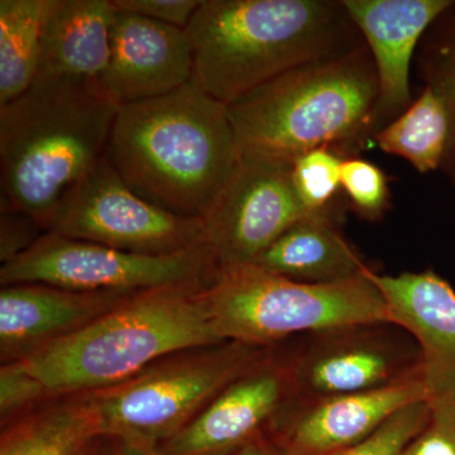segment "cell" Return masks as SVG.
I'll list each match as a JSON object with an SVG mask.
<instances>
[{
    "instance_id": "obj_1",
    "label": "cell",
    "mask_w": 455,
    "mask_h": 455,
    "mask_svg": "<svg viewBox=\"0 0 455 455\" xmlns=\"http://www.w3.org/2000/svg\"><path fill=\"white\" fill-rule=\"evenodd\" d=\"M107 158L137 196L204 220L242 161L227 104L193 82L119 107Z\"/></svg>"
},
{
    "instance_id": "obj_2",
    "label": "cell",
    "mask_w": 455,
    "mask_h": 455,
    "mask_svg": "<svg viewBox=\"0 0 455 455\" xmlns=\"http://www.w3.org/2000/svg\"><path fill=\"white\" fill-rule=\"evenodd\" d=\"M185 31L191 82L227 106L287 71L364 44L343 0H203Z\"/></svg>"
},
{
    "instance_id": "obj_3",
    "label": "cell",
    "mask_w": 455,
    "mask_h": 455,
    "mask_svg": "<svg viewBox=\"0 0 455 455\" xmlns=\"http://www.w3.org/2000/svg\"><path fill=\"white\" fill-rule=\"evenodd\" d=\"M211 286L136 293L82 331L8 366L28 381L37 405L112 387L172 353L226 341L206 298Z\"/></svg>"
},
{
    "instance_id": "obj_4",
    "label": "cell",
    "mask_w": 455,
    "mask_h": 455,
    "mask_svg": "<svg viewBox=\"0 0 455 455\" xmlns=\"http://www.w3.org/2000/svg\"><path fill=\"white\" fill-rule=\"evenodd\" d=\"M118 109L97 86L37 75L0 107L2 208L49 233L66 191L106 157Z\"/></svg>"
},
{
    "instance_id": "obj_5",
    "label": "cell",
    "mask_w": 455,
    "mask_h": 455,
    "mask_svg": "<svg viewBox=\"0 0 455 455\" xmlns=\"http://www.w3.org/2000/svg\"><path fill=\"white\" fill-rule=\"evenodd\" d=\"M379 80L366 44L343 55L302 65L228 106L244 157L291 166L328 147L355 157L372 139Z\"/></svg>"
},
{
    "instance_id": "obj_6",
    "label": "cell",
    "mask_w": 455,
    "mask_h": 455,
    "mask_svg": "<svg viewBox=\"0 0 455 455\" xmlns=\"http://www.w3.org/2000/svg\"><path fill=\"white\" fill-rule=\"evenodd\" d=\"M370 269L344 283L314 284L239 266L220 269L206 298L221 339L274 347L333 326L392 322Z\"/></svg>"
},
{
    "instance_id": "obj_7",
    "label": "cell",
    "mask_w": 455,
    "mask_h": 455,
    "mask_svg": "<svg viewBox=\"0 0 455 455\" xmlns=\"http://www.w3.org/2000/svg\"><path fill=\"white\" fill-rule=\"evenodd\" d=\"M271 348L226 340L180 350L127 381L92 392L104 438L157 451Z\"/></svg>"
},
{
    "instance_id": "obj_8",
    "label": "cell",
    "mask_w": 455,
    "mask_h": 455,
    "mask_svg": "<svg viewBox=\"0 0 455 455\" xmlns=\"http://www.w3.org/2000/svg\"><path fill=\"white\" fill-rule=\"evenodd\" d=\"M220 275V266L211 243L169 256H147L44 233L28 251L2 265L0 283H44L75 291L140 292L181 284L211 286Z\"/></svg>"
},
{
    "instance_id": "obj_9",
    "label": "cell",
    "mask_w": 455,
    "mask_h": 455,
    "mask_svg": "<svg viewBox=\"0 0 455 455\" xmlns=\"http://www.w3.org/2000/svg\"><path fill=\"white\" fill-rule=\"evenodd\" d=\"M281 344L293 403L381 390L421 377L418 344L392 322L333 326Z\"/></svg>"
},
{
    "instance_id": "obj_10",
    "label": "cell",
    "mask_w": 455,
    "mask_h": 455,
    "mask_svg": "<svg viewBox=\"0 0 455 455\" xmlns=\"http://www.w3.org/2000/svg\"><path fill=\"white\" fill-rule=\"evenodd\" d=\"M49 233L147 256H169L209 243L203 220L173 214L142 199L107 156L66 191Z\"/></svg>"
},
{
    "instance_id": "obj_11",
    "label": "cell",
    "mask_w": 455,
    "mask_h": 455,
    "mask_svg": "<svg viewBox=\"0 0 455 455\" xmlns=\"http://www.w3.org/2000/svg\"><path fill=\"white\" fill-rule=\"evenodd\" d=\"M290 167L242 156L226 190L203 220L220 269L253 265L286 230L317 215L305 211L296 196Z\"/></svg>"
},
{
    "instance_id": "obj_12",
    "label": "cell",
    "mask_w": 455,
    "mask_h": 455,
    "mask_svg": "<svg viewBox=\"0 0 455 455\" xmlns=\"http://www.w3.org/2000/svg\"><path fill=\"white\" fill-rule=\"evenodd\" d=\"M295 403L283 344L221 391L188 427L157 449V455H227L271 435Z\"/></svg>"
},
{
    "instance_id": "obj_13",
    "label": "cell",
    "mask_w": 455,
    "mask_h": 455,
    "mask_svg": "<svg viewBox=\"0 0 455 455\" xmlns=\"http://www.w3.org/2000/svg\"><path fill=\"white\" fill-rule=\"evenodd\" d=\"M453 0H343L372 55L379 80L372 137L411 106L412 60L430 26Z\"/></svg>"
},
{
    "instance_id": "obj_14",
    "label": "cell",
    "mask_w": 455,
    "mask_h": 455,
    "mask_svg": "<svg viewBox=\"0 0 455 455\" xmlns=\"http://www.w3.org/2000/svg\"><path fill=\"white\" fill-rule=\"evenodd\" d=\"M187 31L149 18L116 12L110 59L99 90L116 106L163 97L193 80Z\"/></svg>"
},
{
    "instance_id": "obj_15",
    "label": "cell",
    "mask_w": 455,
    "mask_h": 455,
    "mask_svg": "<svg viewBox=\"0 0 455 455\" xmlns=\"http://www.w3.org/2000/svg\"><path fill=\"white\" fill-rule=\"evenodd\" d=\"M368 276L387 302L395 324L420 349L427 403H455V290L434 269Z\"/></svg>"
},
{
    "instance_id": "obj_16",
    "label": "cell",
    "mask_w": 455,
    "mask_h": 455,
    "mask_svg": "<svg viewBox=\"0 0 455 455\" xmlns=\"http://www.w3.org/2000/svg\"><path fill=\"white\" fill-rule=\"evenodd\" d=\"M427 400L423 377L381 390L292 403L275 425L278 448L307 455H333L352 447L403 407Z\"/></svg>"
},
{
    "instance_id": "obj_17",
    "label": "cell",
    "mask_w": 455,
    "mask_h": 455,
    "mask_svg": "<svg viewBox=\"0 0 455 455\" xmlns=\"http://www.w3.org/2000/svg\"><path fill=\"white\" fill-rule=\"evenodd\" d=\"M136 293L75 291L44 283L2 286V366L28 358L44 347L82 331Z\"/></svg>"
},
{
    "instance_id": "obj_18",
    "label": "cell",
    "mask_w": 455,
    "mask_h": 455,
    "mask_svg": "<svg viewBox=\"0 0 455 455\" xmlns=\"http://www.w3.org/2000/svg\"><path fill=\"white\" fill-rule=\"evenodd\" d=\"M116 12L112 0H50L38 75L99 88Z\"/></svg>"
},
{
    "instance_id": "obj_19",
    "label": "cell",
    "mask_w": 455,
    "mask_h": 455,
    "mask_svg": "<svg viewBox=\"0 0 455 455\" xmlns=\"http://www.w3.org/2000/svg\"><path fill=\"white\" fill-rule=\"evenodd\" d=\"M340 218L338 209L299 221L253 266L304 283H338L362 276L372 267L341 233Z\"/></svg>"
},
{
    "instance_id": "obj_20",
    "label": "cell",
    "mask_w": 455,
    "mask_h": 455,
    "mask_svg": "<svg viewBox=\"0 0 455 455\" xmlns=\"http://www.w3.org/2000/svg\"><path fill=\"white\" fill-rule=\"evenodd\" d=\"M104 438L92 392L50 398L3 424L0 455H80Z\"/></svg>"
},
{
    "instance_id": "obj_21",
    "label": "cell",
    "mask_w": 455,
    "mask_h": 455,
    "mask_svg": "<svg viewBox=\"0 0 455 455\" xmlns=\"http://www.w3.org/2000/svg\"><path fill=\"white\" fill-rule=\"evenodd\" d=\"M50 0H0V107L31 88L40 73Z\"/></svg>"
},
{
    "instance_id": "obj_22",
    "label": "cell",
    "mask_w": 455,
    "mask_h": 455,
    "mask_svg": "<svg viewBox=\"0 0 455 455\" xmlns=\"http://www.w3.org/2000/svg\"><path fill=\"white\" fill-rule=\"evenodd\" d=\"M448 139L447 110L427 86L405 112L372 137L382 152L403 158L420 173L440 170Z\"/></svg>"
},
{
    "instance_id": "obj_23",
    "label": "cell",
    "mask_w": 455,
    "mask_h": 455,
    "mask_svg": "<svg viewBox=\"0 0 455 455\" xmlns=\"http://www.w3.org/2000/svg\"><path fill=\"white\" fill-rule=\"evenodd\" d=\"M415 62L419 79L447 110L448 146L439 171L455 188V0L425 33Z\"/></svg>"
},
{
    "instance_id": "obj_24",
    "label": "cell",
    "mask_w": 455,
    "mask_h": 455,
    "mask_svg": "<svg viewBox=\"0 0 455 455\" xmlns=\"http://www.w3.org/2000/svg\"><path fill=\"white\" fill-rule=\"evenodd\" d=\"M344 158L328 147L313 149L293 161L290 176L293 190L310 214L338 211L335 196L341 190Z\"/></svg>"
},
{
    "instance_id": "obj_25",
    "label": "cell",
    "mask_w": 455,
    "mask_h": 455,
    "mask_svg": "<svg viewBox=\"0 0 455 455\" xmlns=\"http://www.w3.org/2000/svg\"><path fill=\"white\" fill-rule=\"evenodd\" d=\"M341 190L348 196L350 209L361 220H382L390 208V188L381 167L363 158H344L341 164Z\"/></svg>"
},
{
    "instance_id": "obj_26",
    "label": "cell",
    "mask_w": 455,
    "mask_h": 455,
    "mask_svg": "<svg viewBox=\"0 0 455 455\" xmlns=\"http://www.w3.org/2000/svg\"><path fill=\"white\" fill-rule=\"evenodd\" d=\"M430 420L427 400L403 407L366 439L333 455H401Z\"/></svg>"
},
{
    "instance_id": "obj_27",
    "label": "cell",
    "mask_w": 455,
    "mask_h": 455,
    "mask_svg": "<svg viewBox=\"0 0 455 455\" xmlns=\"http://www.w3.org/2000/svg\"><path fill=\"white\" fill-rule=\"evenodd\" d=\"M429 406V423L401 455H455V403Z\"/></svg>"
},
{
    "instance_id": "obj_28",
    "label": "cell",
    "mask_w": 455,
    "mask_h": 455,
    "mask_svg": "<svg viewBox=\"0 0 455 455\" xmlns=\"http://www.w3.org/2000/svg\"><path fill=\"white\" fill-rule=\"evenodd\" d=\"M203 0H112L116 11L130 12L164 23L187 29Z\"/></svg>"
},
{
    "instance_id": "obj_29",
    "label": "cell",
    "mask_w": 455,
    "mask_h": 455,
    "mask_svg": "<svg viewBox=\"0 0 455 455\" xmlns=\"http://www.w3.org/2000/svg\"><path fill=\"white\" fill-rule=\"evenodd\" d=\"M0 228V260L3 265L25 253L46 233L28 215L5 208H2Z\"/></svg>"
},
{
    "instance_id": "obj_30",
    "label": "cell",
    "mask_w": 455,
    "mask_h": 455,
    "mask_svg": "<svg viewBox=\"0 0 455 455\" xmlns=\"http://www.w3.org/2000/svg\"><path fill=\"white\" fill-rule=\"evenodd\" d=\"M278 451H280V448L277 447L271 436L267 435L253 440L227 455H278Z\"/></svg>"
},
{
    "instance_id": "obj_31",
    "label": "cell",
    "mask_w": 455,
    "mask_h": 455,
    "mask_svg": "<svg viewBox=\"0 0 455 455\" xmlns=\"http://www.w3.org/2000/svg\"><path fill=\"white\" fill-rule=\"evenodd\" d=\"M114 442L118 443V447L110 455H157V451H152V449L137 447V445L118 442V440H114Z\"/></svg>"
},
{
    "instance_id": "obj_32",
    "label": "cell",
    "mask_w": 455,
    "mask_h": 455,
    "mask_svg": "<svg viewBox=\"0 0 455 455\" xmlns=\"http://www.w3.org/2000/svg\"><path fill=\"white\" fill-rule=\"evenodd\" d=\"M278 455H307V454L296 453V451H287V449L280 448V451H278Z\"/></svg>"
},
{
    "instance_id": "obj_33",
    "label": "cell",
    "mask_w": 455,
    "mask_h": 455,
    "mask_svg": "<svg viewBox=\"0 0 455 455\" xmlns=\"http://www.w3.org/2000/svg\"><path fill=\"white\" fill-rule=\"evenodd\" d=\"M80 455H89V448H88V449H86V451H83V453H82V454H80Z\"/></svg>"
}]
</instances>
